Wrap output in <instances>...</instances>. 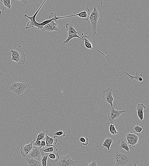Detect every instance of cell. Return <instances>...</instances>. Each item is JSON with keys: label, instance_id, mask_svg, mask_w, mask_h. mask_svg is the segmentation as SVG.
<instances>
[{"label": "cell", "instance_id": "1", "mask_svg": "<svg viewBox=\"0 0 149 166\" xmlns=\"http://www.w3.org/2000/svg\"><path fill=\"white\" fill-rule=\"evenodd\" d=\"M114 158L116 166H128L131 163V155L129 152L124 151L115 152Z\"/></svg>", "mask_w": 149, "mask_h": 166}, {"label": "cell", "instance_id": "2", "mask_svg": "<svg viewBox=\"0 0 149 166\" xmlns=\"http://www.w3.org/2000/svg\"><path fill=\"white\" fill-rule=\"evenodd\" d=\"M30 85V84L26 82H13L8 87V90L17 96H19L22 94Z\"/></svg>", "mask_w": 149, "mask_h": 166}, {"label": "cell", "instance_id": "3", "mask_svg": "<svg viewBox=\"0 0 149 166\" xmlns=\"http://www.w3.org/2000/svg\"><path fill=\"white\" fill-rule=\"evenodd\" d=\"M12 52L11 60L15 61L18 65H23L25 62V57L23 50L19 49L11 50Z\"/></svg>", "mask_w": 149, "mask_h": 166}, {"label": "cell", "instance_id": "4", "mask_svg": "<svg viewBox=\"0 0 149 166\" xmlns=\"http://www.w3.org/2000/svg\"><path fill=\"white\" fill-rule=\"evenodd\" d=\"M100 16L99 13L96 7H94L93 11L90 13L89 19L91 25L92 31L94 35L96 34L97 25Z\"/></svg>", "mask_w": 149, "mask_h": 166}, {"label": "cell", "instance_id": "5", "mask_svg": "<svg viewBox=\"0 0 149 166\" xmlns=\"http://www.w3.org/2000/svg\"><path fill=\"white\" fill-rule=\"evenodd\" d=\"M56 163L58 166H75L78 162L67 155L60 157Z\"/></svg>", "mask_w": 149, "mask_h": 166}, {"label": "cell", "instance_id": "6", "mask_svg": "<svg viewBox=\"0 0 149 166\" xmlns=\"http://www.w3.org/2000/svg\"><path fill=\"white\" fill-rule=\"evenodd\" d=\"M46 1L45 0V1H43L42 4L41 6H40L39 9L37 10V11L36 12L33 16L30 17L27 16L26 14H25L24 17L28 18L30 20V21H29V22L27 23V26H25V28L27 29H30L31 28L35 27H37L38 29L41 30V28L40 26L39 23L36 21L35 18L36 16H37V14L39 12V10H40Z\"/></svg>", "mask_w": 149, "mask_h": 166}, {"label": "cell", "instance_id": "7", "mask_svg": "<svg viewBox=\"0 0 149 166\" xmlns=\"http://www.w3.org/2000/svg\"><path fill=\"white\" fill-rule=\"evenodd\" d=\"M43 149L40 147L34 146L29 153L27 158L41 161V158L44 154Z\"/></svg>", "mask_w": 149, "mask_h": 166}, {"label": "cell", "instance_id": "8", "mask_svg": "<svg viewBox=\"0 0 149 166\" xmlns=\"http://www.w3.org/2000/svg\"><path fill=\"white\" fill-rule=\"evenodd\" d=\"M126 136L127 144L130 147H135L138 141V134L134 131L128 132L126 133Z\"/></svg>", "mask_w": 149, "mask_h": 166}, {"label": "cell", "instance_id": "9", "mask_svg": "<svg viewBox=\"0 0 149 166\" xmlns=\"http://www.w3.org/2000/svg\"><path fill=\"white\" fill-rule=\"evenodd\" d=\"M126 112L125 110L120 111L115 110V108H112L109 110L108 113V118L111 124H114V123L117 119L121 116V115Z\"/></svg>", "mask_w": 149, "mask_h": 166}, {"label": "cell", "instance_id": "10", "mask_svg": "<svg viewBox=\"0 0 149 166\" xmlns=\"http://www.w3.org/2000/svg\"><path fill=\"white\" fill-rule=\"evenodd\" d=\"M103 99L109 103L111 105L112 108L113 107V102L114 99L112 96V89L111 88H108L106 90H104L102 94Z\"/></svg>", "mask_w": 149, "mask_h": 166}, {"label": "cell", "instance_id": "11", "mask_svg": "<svg viewBox=\"0 0 149 166\" xmlns=\"http://www.w3.org/2000/svg\"><path fill=\"white\" fill-rule=\"evenodd\" d=\"M90 14V12L89 9L88 7L86 8L83 11L80 12L77 14H74V15L68 16H65L58 17L57 19L64 18H67L73 16H78L81 18H83L85 21H87L89 20V18Z\"/></svg>", "mask_w": 149, "mask_h": 166}, {"label": "cell", "instance_id": "12", "mask_svg": "<svg viewBox=\"0 0 149 166\" xmlns=\"http://www.w3.org/2000/svg\"><path fill=\"white\" fill-rule=\"evenodd\" d=\"M58 22L57 20L52 21L45 25L41 30L42 31L49 32L59 31V30L58 28Z\"/></svg>", "mask_w": 149, "mask_h": 166}, {"label": "cell", "instance_id": "13", "mask_svg": "<svg viewBox=\"0 0 149 166\" xmlns=\"http://www.w3.org/2000/svg\"><path fill=\"white\" fill-rule=\"evenodd\" d=\"M36 140H34L30 143L25 144L21 147L20 151L21 154L23 156L26 158L28 157L29 153L33 147V143Z\"/></svg>", "mask_w": 149, "mask_h": 166}, {"label": "cell", "instance_id": "14", "mask_svg": "<svg viewBox=\"0 0 149 166\" xmlns=\"http://www.w3.org/2000/svg\"><path fill=\"white\" fill-rule=\"evenodd\" d=\"M115 140V137L112 136L110 133H108L107 137L105 138L102 144V146L101 147V148H103L104 147H106L109 152H110V146L112 144L114 143Z\"/></svg>", "mask_w": 149, "mask_h": 166}, {"label": "cell", "instance_id": "15", "mask_svg": "<svg viewBox=\"0 0 149 166\" xmlns=\"http://www.w3.org/2000/svg\"><path fill=\"white\" fill-rule=\"evenodd\" d=\"M108 57H107V58L108 59V60H110V61H111L112 62L114 63L115 65H116V66H117L118 67H119V68L122 70L123 71H124L125 73L127 74V75H128L130 77L131 80H132L134 79H135L138 82H141L143 81V79L142 78V75L141 74H140L138 72H136V75L135 76H132L131 75H130L128 73H127V72H125L124 70H123L122 68H121L120 67H119V66L117 65H116L115 63L113 62L110 59L108 58Z\"/></svg>", "mask_w": 149, "mask_h": 166}, {"label": "cell", "instance_id": "16", "mask_svg": "<svg viewBox=\"0 0 149 166\" xmlns=\"http://www.w3.org/2000/svg\"><path fill=\"white\" fill-rule=\"evenodd\" d=\"M146 107L143 104H138L136 110L137 111L138 116L141 121H143L144 118L143 110L146 109Z\"/></svg>", "mask_w": 149, "mask_h": 166}, {"label": "cell", "instance_id": "17", "mask_svg": "<svg viewBox=\"0 0 149 166\" xmlns=\"http://www.w3.org/2000/svg\"><path fill=\"white\" fill-rule=\"evenodd\" d=\"M82 38L85 42V47L90 50L93 49V43L92 39L89 35H83Z\"/></svg>", "mask_w": 149, "mask_h": 166}, {"label": "cell", "instance_id": "18", "mask_svg": "<svg viewBox=\"0 0 149 166\" xmlns=\"http://www.w3.org/2000/svg\"><path fill=\"white\" fill-rule=\"evenodd\" d=\"M25 166H42L40 161L27 158Z\"/></svg>", "mask_w": 149, "mask_h": 166}, {"label": "cell", "instance_id": "19", "mask_svg": "<svg viewBox=\"0 0 149 166\" xmlns=\"http://www.w3.org/2000/svg\"><path fill=\"white\" fill-rule=\"evenodd\" d=\"M45 142L46 147L52 146L57 144L58 142V139L51 138V137L47 135L46 138Z\"/></svg>", "mask_w": 149, "mask_h": 166}, {"label": "cell", "instance_id": "20", "mask_svg": "<svg viewBox=\"0 0 149 166\" xmlns=\"http://www.w3.org/2000/svg\"><path fill=\"white\" fill-rule=\"evenodd\" d=\"M118 143L119 144L118 147L120 150H122V149H124L127 152H129L130 149L128 144L123 138L119 139L118 141Z\"/></svg>", "mask_w": 149, "mask_h": 166}, {"label": "cell", "instance_id": "21", "mask_svg": "<svg viewBox=\"0 0 149 166\" xmlns=\"http://www.w3.org/2000/svg\"><path fill=\"white\" fill-rule=\"evenodd\" d=\"M66 28L68 35L76 34L78 33V32L75 30L74 25L71 23H67L66 25Z\"/></svg>", "mask_w": 149, "mask_h": 166}, {"label": "cell", "instance_id": "22", "mask_svg": "<svg viewBox=\"0 0 149 166\" xmlns=\"http://www.w3.org/2000/svg\"><path fill=\"white\" fill-rule=\"evenodd\" d=\"M48 131H43L39 132L38 135L36 140H44L46 138V136L48 134Z\"/></svg>", "mask_w": 149, "mask_h": 166}, {"label": "cell", "instance_id": "23", "mask_svg": "<svg viewBox=\"0 0 149 166\" xmlns=\"http://www.w3.org/2000/svg\"><path fill=\"white\" fill-rule=\"evenodd\" d=\"M110 134L114 137L117 136L119 135V132L116 130L114 124H110Z\"/></svg>", "mask_w": 149, "mask_h": 166}, {"label": "cell", "instance_id": "24", "mask_svg": "<svg viewBox=\"0 0 149 166\" xmlns=\"http://www.w3.org/2000/svg\"><path fill=\"white\" fill-rule=\"evenodd\" d=\"M74 38H78L83 40V39L82 38L79 37V36L77 35V34H68L67 38L66 40H65L63 42V44H68L69 42H70L71 40Z\"/></svg>", "mask_w": 149, "mask_h": 166}, {"label": "cell", "instance_id": "25", "mask_svg": "<svg viewBox=\"0 0 149 166\" xmlns=\"http://www.w3.org/2000/svg\"><path fill=\"white\" fill-rule=\"evenodd\" d=\"M48 157L51 159L54 160L57 162L60 158L59 155L58 153H50L48 154Z\"/></svg>", "mask_w": 149, "mask_h": 166}, {"label": "cell", "instance_id": "26", "mask_svg": "<svg viewBox=\"0 0 149 166\" xmlns=\"http://www.w3.org/2000/svg\"><path fill=\"white\" fill-rule=\"evenodd\" d=\"M57 150V148L54 145L46 148L45 149H43L44 152L46 153L56 152Z\"/></svg>", "mask_w": 149, "mask_h": 166}, {"label": "cell", "instance_id": "27", "mask_svg": "<svg viewBox=\"0 0 149 166\" xmlns=\"http://www.w3.org/2000/svg\"><path fill=\"white\" fill-rule=\"evenodd\" d=\"M48 153H44L41 161L42 166H47V160H48Z\"/></svg>", "mask_w": 149, "mask_h": 166}, {"label": "cell", "instance_id": "28", "mask_svg": "<svg viewBox=\"0 0 149 166\" xmlns=\"http://www.w3.org/2000/svg\"><path fill=\"white\" fill-rule=\"evenodd\" d=\"M5 8L10 9L11 8L12 2L11 0H1Z\"/></svg>", "mask_w": 149, "mask_h": 166}, {"label": "cell", "instance_id": "29", "mask_svg": "<svg viewBox=\"0 0 149 166\" xmlns=\"http://www.w3.org/2000/svg\"><path fill=\"white\" fill-rule=\"evenodd\" d=\"M133 128L134 131L137 133H141L144 129L143 126H140L138 124L134 126Z\"/></svg>", "mask_w": 149, "mask_h": 166}, {"label": "cell", "instance_id": "30", "mask_svg": "<svg viewBox=\"0 0 149 166\" xmlns=\"http://www.w3.org/2000/svg\"><path fill=\"white\" fill-rule=\"evenodd\" d=\"M66 135V132L64 131H58L53 134V138H56L58 137L61 136H65Z\"/></svg>", "mask_w": 149, "mask_h": 166}, {"label": "cell", "instance_id": "31", "mask_svg": "<svg viewBox=\"0 0 149 166\" xmlns=\"http://www.w3.org/2000/svg\"><path fill=\"white\" fill-rule=\"evenodd\" d=\"M80 141L82 143L83 146H87L89 142V139L87 136H82L79 139Z\"/></svg>", "mask_w": 149, "mask_h": 166}, {"label": "cell", "instance_id": "32", "mask_svg": "<svg viewBox=\"0 0 149 166\" xmlns=\"http://www.w3.org/2000/svg\"><path fill=\"white\" fill-rule=\"evenodd\" d=\"M34 146L40 147L41 146V140H36L34 142Z\"/></svg>", "mask_w": 149, "mask_h": 166}, {"label": "cell", "instance_id": "33", "mask_svg": "<svg viewBox=\"0 0 149 166\" xmlns=\"http://www.w3.org/2000/svg\"><path fill=\"white\" fill-rule=\"evenodd\" d=\"M87 166H98V165L97 164L95 160H94L91 162L89 163Z\"/></svg>", "mask_w": 149, "mask_h": 166}, {"label": "cell", "instance_id": "34", "mask_svg": "<svg viewBox=\"0 0 149 166\" xmlns=\"http://www.w3.org/2000/svg\"><path fill=\"white\" fill-rule=\"evenodd\" d=\"M6 8L4 6L3 4L0 2V15H1L2 13L1 10H4Z\"/></svg>", "mask_w": 149, "mask_h": 166}, {"label": "cell", "instance_id": "35", "mask_svg": "<svg viewBox=\"0 0 149 166\" xmlns=\"http://www.w3.org/2000/svg\"><path fill=\"white\" fill-rule=\"evenodd\" d=\"M46 147V143L45 140H41V146L40 147L44 149Z\"/></svg>", "mask_w": 149, "mask_h": 166}, {"label": "cell", "instance_id": "36", "mask_svg": "<svg viewBox=\"0 0 149 166\" xmlns=\"http://www.w3.org/2000/svg\"><path fill=\"white\" fill-rule=\"evenodd\" d=\"M22 2L23 3H24V4H26L27 3V1H20Z\"/></svg>", "mask_w": 149, "mask_h": 166}, {"label": "cell", "instance_id": "37", "mask_svg": "<svg viewBox=\"0 0 149 166\" xmlns=\"http://www.w3.org/2000/svg\"><path fill=\"white\" fill-rule=\"evenodd\" d=\"M134 166H137L136 165V164L135 163L134 164Z\"/></svg>", "mask_w": 149, "mask_h": 166}]
</instances>
